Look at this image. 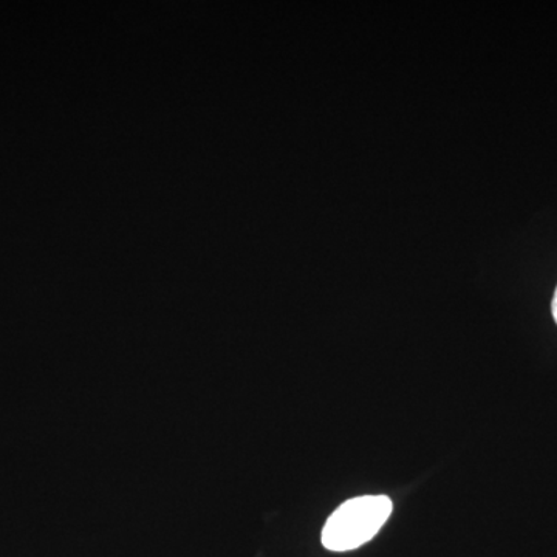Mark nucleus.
Segmentation results:
<instances>
[{"label":"nucleus","instance_id":"nucleus-1","mask_svg":"<svg viewBox=\"0 0 557 557\" xmlns=\"http://www.w3.org/2000/svg\"><path fill=\"white\" fill-rule=\"evenodd\" d=\"M387 496H362L344 502L325 522L322 545L330 552L343 553L368 544L379 534L392 515Z\"/></svg>","mask_w":557,"mask_h":557},{"label":"nucleus","instance_id":"nucleus-2","mask_svg":"<svg viewBox=\"0 0 557 557\" xmlns=\"http://www.w3.org/2000/svg\"><path fill=\"white\" fill-rule=\"evenodd\" d=\"M552 311H553V318H555V321L557 324V287H556L555 296H553Z\"/></svg>","mask_w":557,"mask_h":557}]
</instances>
